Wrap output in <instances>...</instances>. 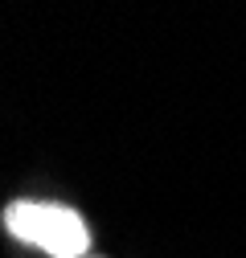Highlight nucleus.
I'll use <instances>...</instances> for the list:
<instances>
[{
  "label": "nucleus",
  "mask_w": 246,
  "mask_h": 258,
  "mask_svg": "<svg viewBox=\"0 0 246 258\" xmlns=\"http://www.w3.org/2000/svg\"><path fill=\"white\" fill-rule=\"evenodd\" d=\"M5 230L17 242L49 250L53 258H82L90 250L86 221L74 209L53 205V201H13L5 209Z\"/></svg>",
  "instance_id": "f257e3e1"
}]
</instances>
